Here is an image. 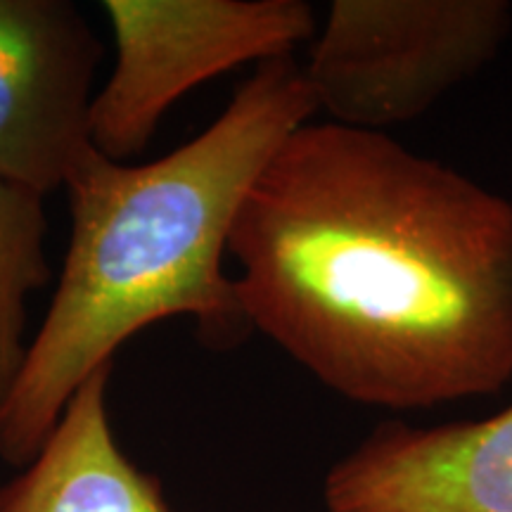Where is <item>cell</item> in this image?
I'll return each mask as SVG.
<instances>
[{"mask_svg":"<svg viewBox=\"0 0 512 512\" xmlns=\"http://www.w3.org/2000/svg\"><path fill=\"white\" fill-rule=\"evenodd\" d=\"M510 31L503 0H335L304 74L330 121L384 133L475 76Z\"/></svg>","mask_w":512,"mask_h":512,"instance_id":"3","label":"cell"},{"mask_svg":"<svg viewBox=\"0 0 512 512\" xmlns=\"http://www.w3.org/2000/svg\"><path fill=\"white\" fill-rule=\"evenodd\" d=\"M228 256L252 332L344 399L413 411L512 380V202L387 133L292 131Z\"/></svg>","mask_w":512,"mask_h":512,"instance_id":"1","label":"cell"},{"mask_svg":"<svg viewBox=\"0 0 512 512\" xmlns=\"http://www.w3.org/2000/svg\"><path fill=\"white\" fill-rule=\"evenodd\" d=\"M114 67L91 105V143L131 162L164 114L200 83L292 55L316 19L302 0H105Z\"/></svg>","mask_w":512,"mask_h":512,"instance_id":"4","label":"cell"},{"mask_svg":"<svg viewBox=\"0 0 512 512\" xmlns=\"http://www.w3.org/2000/svg\"><path fill=\"white\" fill-rule=\"evenodd\" d=\"M112 373L100 368L76 389L34 460L0 484V512H174L114 437Z\"/></svg>","mask_w":512,"mask_h":512,"instance_id":"7","label":"cell"},{"mask_svg":"<svg viewBox=\"0 0 512 512\" xmlns=\"http://www.w3.org/2000/svg\"><path fill=\"white\" fill-rule=\"evenodd\" d=\"M46 197L0 178V408L27 361V302L50 283Z\"/></svg>","mask_w":512,"mask_h":512,"instance_id":"8","label":"cell"},{"mask_svg":"<svg viewBox=\"0 0 512 512\" xmlns=\"http://www.w3.org/2000/svg\"><path fill=\"white\" fill-rule=\"evenodd\" d=\"M316 112L304 64L283 55L256 64L219 119L171 155H83L64 185L72 233L53 302L0 408L5 463H31L76 389L159 320L192 318L211 349L252 335L223 271L230 230L259 171Z\"/></svg>","mask_w":512,"mask_h":512,"instance_id":"2","label":"cell"},{"mask_svg":"<svg viewBox=\"0 0 512 512\" xmlns=\"http://www.w3.org/2000/svg\"><path fill=\"white\" fill-rule=\"evenodd\" d=\"M328 512H512V403L484 420L380 422L323 482Z\"/></svg>","mask_w":512,"mask_h":512,"instance_id":"6","label":"cell"},{"mask_svg":"<svg viewBox=\"0 0 512 512\" xmlns=\"http://www.w3.org/2000/svg\"><path fill=\"white\" fill-rule=\"evenodd\" d=\"M102 43L67 0H0V178L48 197L91 150Z\"/></svg>","mask_w":512,"mask_h":512,"instance_id":"5","label":"cell"}]
</instances>
